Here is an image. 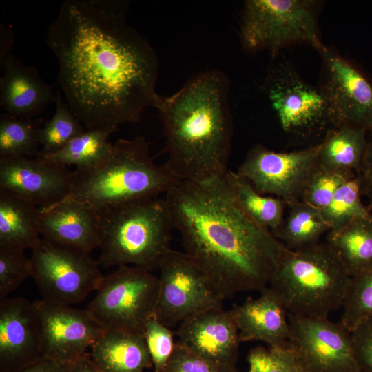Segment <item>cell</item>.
Returning a JSON list of instances; mask_svg holds the SVG:
<instances>
[{"mask_svg":"<svg viewBox=\"0 0 372 372\" xmlns=\"http://www.w3.org/2000/svg\"><path fill=\"white\" fill-rule=\"evenodd\" d=\"M126 10L118 1L66 0L48 29L58 83L85 129L137 122L160 96L157 56Z\"/></svg>","mask_w":372,"mask_h":372,"instance_id":"obj_1","label":"cell"},{"mask_svg":"<svg viewBox=\"0 0 372 372\" xmlns=\"http://www.w3.org/2000/svg\"><path fill=\"white\" fill-rule=\"evenodd\" d=\"M227 172L202 182L178 180L163 198L183 252L223 300L267 287L288 251L242 207Z\"/></svg>","mask_w":372,"mask_h":372,"instance_id":"obj_2","label":"cell"},{"mask_svg":"<svg viewBox=\"0 0 372 372\" xmlns=\"http://www.w3.org/2000/svg\"><path fill=\"white\" fill-rule=\"evenodd\" d=\"M230 81L222 71L196 74L154 107L163 122L164 166L178 180L202 182L227 170L233 136Z\"/></svg>","mask_w":372,"mask_h":372,"instance_id":"obj_3","label":"cell"},{"mask_svg":"<svg viewBox=\"0 0 372 372\" xmlns=\"http://www.w3.org/2000/svg\"><path fill=\"white\" fill-rule=\"evenodd\" d=\"M70 198L101 211L165 194L178 180L150 154L143 136L118 139L110 153L92 166L72 171Z\"/></svg>","mask_w":372,"mask_h":372,"instance_id":"obj_4","label":"cell"},{"mask_svg":"<svg viewBox=\"0 0 372 372\" xmlns=\"http://www.w3.org/2000/svg\"><path fill=\"white\" fill-rule=\"evenodd\" d=\"M351 276L325 241L288 249L269 285L288 314L325 319L342 308Z\"/></svg>","mask_w":372,"mask_h":372,"instance_id":"obj_5","label":"cell"},{"mask_svg":"<svg viewBox=\"0 0 372 372\" xmlns=\"http://www.w3.org/2000/svg\"><path fill=\"white\" fill-rule=\"evenodd\" d=\"M99 265L152 271L171 249L172 222L164 198H152L98 211Z\"/></svg>","mask_w":372,"mask_h":372,"instance_id":"obj_6","label":"cell"},{"mask_svg":"<svg viewBox=\"0 0 372 372\" xmlns=\"http://www.w3.org/2000/svg\"><path fill=\"white\" fill-rule=\"evenodd\" d=\"M319 2L313 0H247L241 14L240 37L247 52L265 50L273 57L296 44L322 45L319 33Z\"/></svg>","mask_w":372,"mask_h":372,"instance_id":"obj_7","label":"cell"},{"mask_svg":"<svg viewBox=\"0 0 372 372\" xmlns=\"http://www.w3.org/2000/svg\"><path fill=\"white\" fill-rule=\"evenodd\" d=\"M273 59L264 90L282 130L298 141H322L335 125L320 87L304 80L285 58Z\"/></svg>","mask_w":372,"mask_h":372,"instance_id":"obj_8","label":"cell"},{"mask_svg":"<svg viewBox=\"0 0 372 372\" xmlns=\"http://www.w3.org/2000/svg\"><path fill=\"white\" fill-rule=\"evenodd\" d=\"M158 278L135 266H121L104 276L87 308L106 329L144 337L154 315Z\"/></svg>","mask_w":372,"mask_h":372,"instance_id":"obj_9","label":"cell"},{"mask_svg":"<svg viewBox=\"0 0 372 372\" xmlns=\"http://www.w3.org/2000/svg\"><path fill=\"white\" fill-rule=\"evenodd\" d=\"M31 277L42 300L71 306L96 291L103 278L90 252L41 238L32 249Z\"/></svg>","mask_w":372,"mask_h":372,"instance_id":"obj_10","label":"cell"},{"mask_svg":"<svg viewBox=\"0 0 372 372\" xmlns=\"http://www.w3.org/2000/svg\"><path fill=\"white\" fill-rule=\"evenodd\" d=\"M158 269L159 289L154 316L171 328L200 312L223 307L205 273L184 252L169 249Z\"/></svg>","mask_w":372,"mask_h":372,"instance_id":"obj_11","label":"cell"},{"mask_svg":"<svg viewBox=\"0 0 372 372\" xmlns=\"http://www.w3.org/2000/svg\"><path fill=\"white\" fill-rule=\"evenodd\" d=\"M319 143L285 152L261 144L247 153L236 173L261 194L275 196L289 207L301 201L305 187L318 166Z\"/></svg>","mask_w":372,"mask_h":372,"instance_id":"obj_12","label":"cell"},{"mask_svg":"<svg viewBox=\"0 0 372 372\" xmlns=\"http://www.w3.org/2000/svg\"><path fill=\"white\" fill-rule=\"evenodd\" d=\"M318 87L330 110L335 127L349 125L372 129V83L348 59L323 44Z\"/></svg>","mask_w":372,"mask_h":372,"instance_id":"obj_13","label":"cell"},{"mask_svg":"<svg viewBox=\"0 0 372 372\" xmlns=\"http://www.w3.org/2000/svg\"><path fill=\"white\" fill-rule=\"evenodd\" d=\"M289 344L309 372H360L351 332L340 322L288 314Z\"/></svg>","mask_w":372,"mask_h":372,"instance_id":"obj_14","label":"cell"},{"mask_svg":"<svg viewBox=\"0 0 372 372\" xmlns=\"http://www.w3.org/2000/svg\"><path fill=\"white\" fill-rule=\"evenodd\" d=\"M39 321L43 357L68 365L87 353L107 331L87 309L33 302Z\"/></svg>","mask_w":372,"mask_h":372,"instance_id":"obj_15","label":"cell"},{"mask_svg":"<svg viewBox=\"0 0 372 372\" xmlns=\"http://www.w3.org/2000/svg\"><path fill=\"white\" fill-rule=\"evenodd\" d=\"M72 183L73 174L68 167L28 157H0V189L39 208L65 199Z\"/></svg>","mask_w":372,"mask_h":372,"instance_id":"obj_16","label":"cell"},{"mask_svg":"<svg viewBox=\"0 0 372 372\" xmlns=\"http://www.w3.org/2000/svg\"><path fill=\"white\" fill-rule=\"evenodd\" d=\"M43 358L39 321L33 302L0 300V372H18Z\"/></svg>","mask_w":372,"mask_h":372,"instance_id":"obj_17","label":"cell"},{"mask_svg":"<svg viewBox=\"0 0 372 372\" xmlns=\"http://www.w3.org/2000/svg\"><path fill=\"white\" fill-rule=\"evenodd\" d=\"M176 343L214 362L235 366L240 343L230 310L223 307L200 312L182 322Z\"/></svg>","mask_w":372,"mask_h":372,"instance_id":"obj_18","label":"cell"},{"mask_svg":"<svg viewBox=\"0 0 372 372\" xmlns=\"http://www.w3.org/2000/svg\"><path fill=\"white\" fill-rule=\"evenodd\" d=\"M39 223L42 238L91 252L100 245L99 214L82 202L65 198L39 208Z\"/></svg>","mask_w":372,"mask_h":372,"instance_id":"obj_19","label":"cell"},{"mask_svg":"<svg viewBox=\"0 0 372 372\" xmlns=\"http://www.w3.org/2000/svg\"><path fill=\"white\" fill-rule=\"evenodd\" d=\"M1 65L0 105L5 114L33 118L56 102L53 87L40 77L34 66L25 65L12 54H7Z\"/></svg>","mask_w":372,"mask_h":372,"instance_id":"obj_20","label":"cell"},{"mask_svg":"<svg viewBox=\"0 0 372 372\" xmlns=\"http://www.w3.org/2000/svg\"><path fill=\"white\" fill-rule=\"evenodd\" d=\"M241 342L261 341L270 347L288 344L290 333L288 313L283 304L267 287L256 298H249L230 310Z\"/></svg>","mask_w":372,"mask_h":372,"instance_id":"obj_21","label":"cell"},{"mask_svg":"<svg viewBox=\"0 0 372 372\" xmlns=\"http://www.w3.org/2000/svg\"><path fill=\"white\" fill-rule=\"evenodd\" d=\"M367 133L364 128L349 125L330 129L319 143L318 165L338 175L355 176L362 167Z\"/></svg>","mask_w":372,"mask_h":372,"instance_id":"obj_22","label":"cell"},{"mask_svg":"<svg viewBox=\"0 0 372 372\" xmlns=\"http://www.w3.org/2000/svg\"><path fill=\"white\" fill-rule=\"evenodd\" d=\"M90 349L91 359L103 372H144L153 366L142 335L107 330Z\"/></svg>","mask_w":372,"mask_h":372,"instance_id":"obj_23","label":"cell"},{"mask_svg":"<svg viewBox=\"0 0 372 372\" xmlns=\"http://www.w3.org/2000/svg\"><path fill=\"white\" fill-rule=\"evenodd\" d=\"M39 207L0 189V249L25 251L41 238Z\"/></svg>","mask_w":372,"mask_h":372,"instance_id":"obj_24","label":"cell"},{"mask_svg":"<svg viewBox=\"0 0 372 372\" xmlns=\"http://www.w3.org/2000/svg\"><path fill=\"white\" fill-rule=\"evenodd\" d=\"M326 242L351 276L372 268V217L358 218L338 230L329 231Z\"/></svg>","mask_w":372,"mask_h":372,"instance_id":"obj_25","label":"cell"},{"mask_svg":"<svg viewBox=\"0 0 372 372\" xmlns=\"http://www.w3.org/2000/svg\"><path fill=\"white\" fill-rule=\"evenodd\" d=\"M113 132L109 129H86L73 138L61 149L51 154L40 152L36 158L44 163L68 167L76 168L92 166L103 159L111 151L113 144L109 137Z\"/></svg>","mask_w":372,"mask_h":372,"instance_id":"obj_26","label":"cell"},{"mask_svg":"<svg viewBox=\"0 0 372 372\" xmlns=\"http://www.w3.org/2000/svg\"><path fill=\"white\" fill-rule=\"evenodd\" d=\"M288 207L287 217L273 233L288 249L297 251L314 246L330 231L317 209L302 201Z\"/></svg>","mask_w":372,"mask_h":372,"instance_id":"obj_27","label":"cell"},{"mask_svg":"<svg viewBox=\"0 0 372 372\" xmlns=\"http://www.w3.org/2000/svg\"><path fill=\"white\" fill-rule=\"evenodd\" d=\"M227 176L242 207L258 224L273 233L284 219L287 207L285 201L260 194L236 172L228 169Z\"/></svg>","mask_w":372,"mask_h":372,"instance_id":"obj_28","label":"cell"},{"mask_svg":"<svg viewBox=\"0 0 372 372\" xmlns=\"http://www.w3.org/2000/svg\"><path fill=\"white\" fill-rule=\"evenodd\" d=\"M42 118H21L3 114L0 117V157L38 155Z\"/></svg>","mask_w":372,"mask_h":372,"instance_id":"obj_29","label":"cell"},{"mask_svg":"<svg viewBox=\"0 0 372 372\" xmlns=\"http://www.w3.org/2000/svg\"><path fill=\"white\" fill-rule=\"evenodd\" d=\"M362 196L361 181L356 174L338 189L329 205L320 211L330 231L338 230L358 218L372 217L371 208L362 202Z\"/></svg>","mask_w":372,"mask_h":372,"instance_id":"obj_30","label":"cell"},{"mask_svg":"<svg viewBox=\"0 0 372 372\" xmlns=\"http://www.w3.org/2000/svg\"><path fill=\"white\" fill-rule=\"evenodd\" d=\"M56 110L53 116L45 121L40 130L39 142L43 154L56 152L86 129L56 92Z\"/></svg>","mask_w":372,"mask_h":372,"instance_id":"obj_31","label":"cell"},{"mask_svg":"<svg viewBox=\"0 0 372 372\" xmlns=\"http://www.w3.org/2000/svg\"><path fill=\"white\" fill-rule=\"evenodd\" d=\"M342 308L340 322L351 332L372 316V268L351 276Z\"/></svg>","mask_w":372,"mask_h":372,"instance_id":"obj_32","label":"cell"},{"mask_svg":"<svg viewBox=\"0 0 372 372\" xmlns=\"http://www.w3.org/2000/svg\"><path fill=\"white\" fill-rule=\"evenodd\" d=\"M247 362V372H295L298 366L289 343L283 347H255L249 351Z\"/></svg>","mask_w":372,"mask_h":372,"instance_id":"obj_33","label":"cell"},{"mask_svg":"<svg viewBox=\"0 0 372 372\" xmlns=\"http://www.w3.org/2000/svg\"><path fill=\"white\" fill-rule=\"evenodd\" d=\"M351 178L328 172L318 165L305 187L301 201L320 211L329 205L338 189Z\"/></svg>","mask_w":372,"mask_h":372,"instance_id":"obj_34","label":"cell"},{"mask_svg":"<svg viewBox=\"0 0 372 372\" xmlns=\"http://www.w3.org/2000/svg\"><path fill=\"white\" fill-rule=\"evenodd\" d=\"M31 276L30 259L23 251L0 249V300Z\"/></svg>","mask_w":372,"mask_h":372,"instance_id":"obj_35","label":"cell"},{"mask_svg":"<svg viewBox=\"0 0 372 372\" xmlns=\"http://www.w3.org/2000/svg\"><path fill=\"white\" fill-rule=\"evenodd\" d=\"M144 338L152 358L154 372H161L176 346L170 328L152 316L145 325Z\"/></svg>","mask_w":372,"mask_h":372,"instance_id":"obj_36","label":"cell"},{"mask_svg":"<svg viewBox=\"0 0 372 372\" xmlns=\"http://www.w3.org/2000/svg\"><path fill=\"white\" fill-rule=\"evenodd\" d=\"M161 372H237L236 366L210 361L176 343L174 352Z\"/></svg>","mask_w":372,"mask_h":372,"instance_id":"obj_37","label":"cell"},{"mask_svg":"<svg viewBox=\"0 0 372 372\" xmlns=\"http://www.w3.org/2000/svg\"><path fill=\"white\" fill-rule=\"evenodd\" d=\"M355 358L360 372H372V316L351 331Z\"/></svg>","mask_w":372,"mask_h":372,"instance_id":"obj_38","label":"cell"},{"mask_svg":"<svg viewBox=\"0 0 372 372\" xmlns=\"http://www.w3.org/2000/svg\"><path fill=\"white\" fill-rule=\"evenodd\" d=\"M359 175L362 196H366L372 208V129L368 130L366 149Z\"/></svg>","mask_w":372,"mask_h":372,"instance_id":"obj_39","label":"cell"},{"mask_svg":"<svg viewBox=\"0 0 372 372\" xmlns=\"http://www.w3.org/2000/svg\"><path fill=\"white\" fill-rule=\"evenodd\" d=\"M18 372H67V365L43 357Z\"/></svg>","mask_w":372,"mask_h":372,"instance_id":"obj_40","label":"cell"},{"mask_svg":"<svg viewBox=\"0 0 372 372\" xmlns=\"http://www.w3.org/2000/svg\"><path fill=\"white\" fill-rule=\"evenodd\" d=\"M67 372H103L86 353L78 360L67 365Z\"/></svg>","mask_w":372,"mask_h":372,"instance_id":"obj_41","label":"cell"},{"mask_svg":"<svg viewBox=\"0 0 372 372\" xmlns=\"http://www.w3.org/2000/svg\"><path fill=\"white\" fill-rule=\"evenodd\" d=\"M298 360V359H297ZM295 372H309L298 362V366Z\"/></svg>","mask_w":372,"mask_h":372,"instance_id":"obj_42","label":"cell"}]
</instances>
